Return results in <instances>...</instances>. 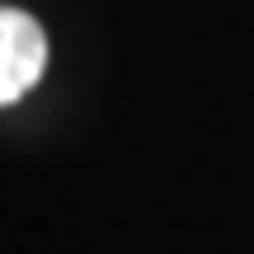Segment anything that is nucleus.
Returning a JSON list of instances; mask_svg holds the SVG:
<instances>
[{"instance_id": "obj_1", "label": "nucleus", "mask_w": 254, "mask_h": 254, "mask_svg": "<svg viewBox=\"0 0 254 254\" xmlns=\"http://www.w3.org/2000/svg\"><path fill=\"white\" fill-rule=\"evenodd\" d=\"M47 66V38L24 9H0V104H14Z\"/></svg>"}]
</instances>
